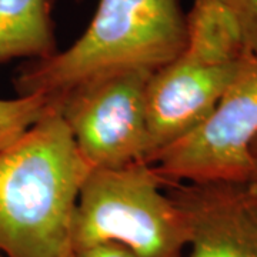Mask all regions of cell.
<instances>
[{
  "label": "cell",
  "mask_w": 257,
  "mask_h": 257,
  "mask_svg": "<svg viewBox=\"0 0 257 257\" xmlns=\"http://www.w3.org/2000/svg\"><path fill=\"white\" fill-rule=\"evenodd\" d=\"M90 166L53 109L0 150V251L74 257L72 224Z\"/></svg>",
  "instance_id": "cell-1"
},
{
  "label": "cell",
  "mask_w": 257,
  "mask_h": 257,
  "mask_svg": "<svg viewBox=\"0 0 257 257\" xmlns=\"http://www.w3.org/2000/svg\"><path fill=\"white\" fill-rule=\"evenodd\" d=\"M186 46L179 0H99L89 26L69 47L32 60L15 77L18 96L57 97L97 74L120 69L155 72Z\"/></svg>",
  "instance_id": "cell-2"
},
{
  "label": "cell",
  "mask_w": 257,
  "mask_h": 257,
  "mask_svg": "<svg viewBox=\"0 0 257 257\" xmlns=\"http://www.w3.org/2000/svg\"><path fill=\"white\" fill-rule=\"evenodd\" d=\"M165 184L146 162L92 169L74 210V253L114 243L133 257H186L189 227Z\"/></svg>",
  "instance_id": "cell-3"
},
{
  "label": "cell",
  "mask_w": 257,
  "mask_h": 257,
  "mask_svg": "<svg viewBox=\"0 0 257 257\" xmlns=\"http://www.w3.org/2000/svg\"><path fill=\"white\" fill-rule=\"evenodd\" d=\"M152 73L146 69L113 70L49 97L90 169L146 162V89Z\"/></svg>",
  "instance_id": "cell-4"
},
{
  "label": "cell",
  "mask_w": 257,
  "mask_h": 257,
  "mask_svg": "<svg viewBox=\"0 0 257 257\" xmlns=\"http://www.w3.org/2000/svg\"><path fill=\"white\" fill-rule=\"evenodd\" d=\"M257 136V53L247 50L239 70L207 119L150 162L166 182L257 179L250 146Z\"/></svg>",
  "instance_id": "cell-5"
},
{
  "label": "cell",
  "mask_w": 257,
  "mask_h": 257,
  "mask_svg": "<svg viewBox=\"0 0 257 257\" xmlns=\"http://www.w3.org/2000/svg\"><path fill=\"white\" fill-rule=\"evenodd\" d=\"M241 59L217 62L184 49L152 73L146 89L147 163L207 119L234 79Z\"/></svg>",
  "instance_id": "cell-6"
},
{
  "label": "cell",
  "mask_w": 257,
  "mask_h": 257,
  "mask_svg": "<svg viewBox=\"0 0 257 257\" xmlns=\"http://www.w3.org/2000/svg\"><path fill=\"white\" fill-rule=\"evenodd\" d=\"M189 227L186 257H257V179L166 182Z\"/></svg>",
  "instance_id": "cell-7"
},
{
  "label": "cell",
  "mask_w": 257,
  "mask_h": 257,
  "mask_svg": "<svg viewBox=\"0 0 257 257\" xmlns=\"http://www.w3.org/2000/svg\"><path fill=\"white\" fill-rule=\"evenodd\" d=\"M57 0H0V66L19 59L43 60L59 50Z\"/></svg>",
  "instance_id": "cell-8"
},
{
  "label": "cell",
  "mask_w": 257,
  "mask_h": 257,
  "mask_svg": "<svg viewBox=\"0 0 257 257\" xmlns=\"http://www.w3.org/2000/svg\"><path fill=\"white\" fill-rule=\"evenodd\" d=\"M52 109V100L43 94L0 99V150L15 143Z\"/></svg>",
  "instance_id": "cell-9"
},
{
  "label": "cell",
  "mask_w": 257,
  "mask_h": 257,
  "mask_svg": "<svg viewBox=\"0 0 257 257\" xmlns=\"http://www.w3.org/2000/svg\"><path fill=\"white\" fill-rule=\"evenodd\" d=\"M229 12L239 25L250 50L257 53V0H213Z\"/></svg>",
  "instance_id": "cell-10"
},
{
  "label": "cell",
  "mask_w": 257,
  "mask_h": 257,
  "mask_svg": "<svg viewBox=\"0 0 257 257\" xmlns=\"http://www.w3.org/2000/svg\"><path fill=\"white\" fill-rule=\"evenodd\" d=\"M74 257H133L132 253L124 247L114 243H104L97 244L89 248H83L80 251H76Z\"/></svg>",
  "instance_id": "cell-11"
},
{
  "label": "cell",
  "mask_w": 257,
  "mask_h": 257,
  "mask_svg": "<svg viewBox=\"0 0 257 257\" xmlns=\"http://www.w3.org/2000/svg\"><path fill=\"white\" fill-rule=\"evenodd\" d=\"M250 153H251V156H253V159L256 160V163H257V136L256 139L253 140L251 146H250Z\"/></svg>",
  "instance_id": "cell-12"
},
{
  "label": "cell",
  "mask_w": 257,
  "mask_h": 257,
  "mask_svg": "<svg viewBox=\"0 0 257 257\" xmlns=\"http://www.w3.org/2000/svg\"><path fill=\"white\" fill-rule=\"evenodd\" d=\"M0 257H6V256H5V254H3V253L0 251Z\"/></svg>",
  "instance_id": "cell-13"
}]
</instances>
